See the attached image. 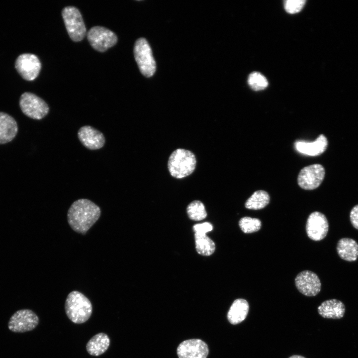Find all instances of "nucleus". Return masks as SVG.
<instances>
[{"mask_svg":"<svg viewBox=\"0 0 358 358\" xmlns=\"http://www.w3.org/2000/svg\"><path fill=\"white\" fill-rule=\"evenodd\" d=\"M100 207L91 200L79 199L74 201L67 213V220L75 232L85 234L99 219Z\"/></svg>","mask_w":358,"mask_h":358,"instance_id":"obj_1","label":"nucleus"},{"mask_svg":"<svg viewBox=\"0 0 358 358\" xmlns=\"http://www.w3.org/2000/svg\"><path fill=\"white\" fill-rule=\"evenodd\" d=\"M92 304L83 293L73 291L67 296L65 310L68 318L73 323L82 324L86 322L92 313Z\"/></svg>","mask_w":358,"mask_h":358,"instance_id":"obj_2","label":"nucleus"},{"mask_svg":"<svg viewBox=\"0 0 358 358\" xmlns=\"http://www.w3.org/2000/svg\"><path fill=\"white\" fill-rule=\"evenodd\" d=\"M194 154L190 151L177 149L171 154L168 168L171 175L176 179H182L191 174L196 167Z\"/></svg>","mask_w":358,"mask_h":358,"instance_id":"obj_3","label":"nucleus"},{"mask_svg":"<svg viewBox=\"0 0 358 358\" xmlns=\"http://www.w3.org/2000/svg\"><path fill=\"white\" fill-rule=\"evenodd\" d=\"M135 61L141 73L147 78L152 77L156 71V62L151 47L143 38L136 40L134 47Z\"/></svg>","mask_w":358,"mask_h":358,"instance_id":"obj_4","label":"nucleus"},{"mask_svg":"<svg viewBox=\"0 0 358 358\" xmlns=\"http://www.w3.org/2000/svg\"><path fill=\"white\" fill-rule=\"evenodd\" d=\"M62 15L71 39L75 42L82 40L87 31L79 10L74 6H67L62 10Z\"/></svg>","mask_w":358,"mask_h":358,"instance_id":"obj_5","label":"nucleus"},{"mask_svg":"<svg viewBox=\"0 0 358 358\" xmlns=\"http://www.w3.org/2000/svg\"><path fill=\"white\" fill-rule=\"evenodd\" d=\"M19 103L23 114L33 119H42L49 111V106L43 99L29 92L21 94Z\"/></svg>","mask_w":358,"mask_h":358,"instance_id":"obj_6","label":"nucleus"},{"mask_svg":"<svg viewBox=\"0 0 358 358\" xmlns=\"http://www.w3.org/2000/svg\"><path fill=\"white\" fill-rule=\"evenodd\" d=\"M88 40L95 50L103 52L115 45L117 42L116 35L110 30L100 26L91 27L87 32Z\"/></svg>","mask_w":358,"mask_h":358,"instance_id":"obj_7","label":"nucleus"},{"mask_svg":"<svg viewBox=\"0 0 358 358\" xmlns=\"http://www.w3.org/2000/svg\"><path fill=\"white\" fill-rule=\"evenodd\" d=\"M39 323L38 316L32 310H18L10 317L8 328L12 332L24 333L35 329Z\"/></svg>","mask_w":358,"mask_h":358,"instance_id":"obj_8","label":"nucleus"},{"mask_svg":"<svg viewBox=\"0 0 358 358\" xmlns=\"http://www.w3.org/2000/svg\"><path fill=\"white\" fill-rule=\"evenodd\" d=\"M325 174V169L320 164H315L305 167L298 174V184L305 190L316 189L322 183Z\"/></svg>","mask_w":358,"mask_h":358,"instance_id":"obj_9","label":"nucleus"},{"mask_svg":"<svg viewBox=\"0 0 358 358\" xmlns=\"http://www.w3.org/2000/svg\"><path fill=\"white\" fill-rule=\"evenodd\" d=\"M41 63L34 54L24 53L16 58L15 68L18 74L24 80L31 81L38 76L41 70Z\"/></svg>","mask_w":358,"mask_h":358,"instance_id":"obj_10","label":"nucleus"},{"mask_svg":"<svg viewBox=\"0 0 358 358\" xmlns=\"http://www.w3.org/2000/svg\"><path fill=\"white\" fill-rule=\"evenodd\" d=\"M329 230V223L327 218L323 213L315 211L308 217L306 230L308 237L314 241L323 239Z\"/></svg>","mask_w":358,"mask_h":358,"instance_id":"obj_11","label":"nucleus"},{"mask_svg":"<svg viewBox=\"0 0 358 358\" xmlns=\"http://www.w3.org/2000/svg\"><path fill=\"white\" fill-rule=\"evenodd\" d=\"M295 284L298 291L307 296H314L321 290V283L317 275L306 270L299 273L295 278Z\"/></svg>","mask_w":358,"mask_h":358,"instance_id":"obj_12","label":"nucleus"},{"mask_svg":"<svg viewBox=\"0 0 358 358\" xmlns=\"http://www.w3.org/2000/svg\"><path fill=\"white\" fill-rule=\"evenodd\" d=\"M177 352L179 358H206L209 349L207 344L201 340L193 339L181 342Z\"/></svg>","mask_w":358,"mask_h":358,"instance_id":"obj_13","label":"nucleus"},{"mask_svg":"<svg viewBox=\"0 0 358 358\" xmlns=\"http://www.w3.org/2000/svg\"><path fill=\"white\" fill-rule=\"evenodd\" d=\"M78 137L84 146L91 150L100 149L105 143L103 133L90 125L81 127L78 131Z\"/></svg>","mask_w":358,"mask_h":358,"instance_id":"obj_14","label":"nucleus"},{"mask_svg":"<svg viewBox=\"0 0 358 358\" xmlns=\"http://www.w3.org/2000/svg\"><path fill=\"white\" fill-rule=\"evenodd\" d=\"M328 141L323 134L313 142L297 141L295 142V147L298 152L311 156L322 154L327 149Z\"/></svg>","mask_w":358,"mask_h":358,"instance_id":"obj_15","label":"nucleus"},{"mask_svg":"<svg viewBox=\"0 0 358 358\" xmlns=\"http://www.w3.org/2000/svg\"><path fill=\"white\" fill-rule=\"evenodd\" d=\"M18 132V125L13 117L6 113L0 112V144L11 141Z\"/></svg>","mask_w":358,"mask_h":358,"instance_id":"obj_16","label":"nucleus"},{"mask_svg":"<svg viewBox=\"0 0 358 358\" xmlns=\"http://www.w3.org/2000/svg\"><path fill=\"white\" fill-rule=\"evenodd\" d=\"M345 304L336 299L323 301L318 307V312L322 317L327 319H340L345 313Z\"/></svg>","mask_w":358,"mask_h":358,"instance_id":"obj_17","label":"nucleus"},{"mask_svg":"<svg viewBox=\"0 0 358 358\" xmlns=\"http://www.w3.org/2000/svg\"><path fill=\"white\" fill-rule=\"evenodd\" d=\"M337 251L343 260L354 262L358 258V244L353 239L342 238L337 243Z\"/></svg>","mask_w":358,"mask_h":358,"instance_id":"obj_18","label":"nucleus"},{"mask_svg":"<svg viewBox=\"0 0 358 358\" xmlns=\"http://www.w3.org/2000/svg\"><path fill=\"white\" fill-rule=\"evenodd\" d=\"M249 310L247 301L238 298L234 301L227 313V319L233 325H237L243 321L246 318Z\"/></svg>","mask_w":358,"mask_h":358,"instance_id":"obj_19","label":"nucleus"},{"mask_svg":"<svg viewBox=\"0 0 358 358\" xmlns=\"http://www.w3.org/2000/svg\"><path fill=\"white\" fill-rule=\"evenodd\" d=\"M110 339L105 333H99L93 336L87 343V351L93 356H98L103 354L108 348Z\"/></svg>","mask_w":358,"mask_h":358,"instance_id":"obj_20","label":"nucleus"},{"mask_svg":"<svg viewBox=\"0 0 358 358\" xmlns=\"http://www.w3.org/2000/svg\"><path fill=\"white\" fill-rule=\"evenodd\" d=\"M268 193L263 190H257L246 201L245 207L251 210H259L265 207L269 202Z\"/></svg>","mask_w":358,"mask_h":358,"instance_id":"obj_21","label":"nucleus"},{"mask_svg":"<svg viewBox=\"0 0 358 358\" xmlns=\"http://www.w3.org/2000/svg\"><path fill=\"white\" fill-rule=\"evenodd\" d=\"M194 238L196 250L199 254L208 256L214 252L215 243L206 235L195 233Z\"/></svg>","mask_w":358,"mask_h":358,"instance_id":"obj_22","label":"nucleus"},{"mask_svg":"<svg viewBox=\"0 0 358 358\" xmlns=\"http://www.w3.org/2000/svg\"><path fill=\"white\" fill-rule=\"evenodd\" d=\"M188 217L194 221H200L207 216V212L203 203L199 200L190 202L186 208Z\"/></svg>","mask_w":358,"mask_h":358,"instance_id":"obj_23","label":"nucleus"},{"mask_svg":"<svg viewBox=\"0 0 358 358\" xmlns=\"http://www.w3.org/2000/svg\"><path fill=\"white\" fill-rule=\"evenodd\" d=\"M239 225L244 233H252L261 229L262 223L258 218L244 217L239 221Z\"/></svg>","mask_w":358,"mask_h":358,"instance_id":"obj_24","label":"nucleus"},{"mask_svg":"<svg viewBox=\"0 0 358 358\" xmlns=\"http://www.w3.org/2000/svg\"><path fill=\"white\" fill-rule=\"evenodd\" d=\"M248 83L251 88L255 91L262 90L268 86L266 78L260 73L254 72L249 76Z\"/></svg>","mask_w":358,"mask_h":358,"instance_id":"obj_25","label":"nucleus"},{"mask_svg":"<svg viewBox=\"0 0 358 358\" xmlns=\"http://www.w3.org/2000/svg\"><path fill=\"white\" fill-rule=\"evenodd\" d=\"M305 2V0H286L284 1V7L286 12L293 14L299 12Z\"/></svg>","mask_w":358,"mask_h":358,"instance_id":"obj_26","label":"nucleus"},{"mask_svg":"<svg viewBox=\"0 0 358 358\" xmlns=\"http://www.w3.org/2000/svg\"><path fill=\"white\" fill-rule=\"evenodd\" d=\"M193 229L195 233L206 235L207 233L212 230L213 226L209 222H204L194 225Z\"/></svg>","mask_w":358,"mask_h":358,"instance_id":"obj_27","label":"nucleus"},{"mask_svg":"<svg viewBox=\"0 0 358 358\" xmlns=\"http://www.w3.org/2000/svg\"><path fill=\"white\" fill-rule=\"evenodd\" d=\"M350 217L353 226L358 230V204L355 206L351 210Z\"/></svg>","mask_w":358,"mask_h":358,"instance_id":"obj_28","label":"nucleus"},{"mask_svg":"<svg viewBox=\"0 0 358 358\" xmlns=\"http://www.w3.org/2000/svg\"><path fill=\"white\" fill-rule=\"evenodd\" d=\"M289 358H305L303 356L299 355H293L289 357Z\"/></svg>","mask_w":358,"mask_h":358,"instance_id":"obj_29","label":"nucleus"}]
</instances>
